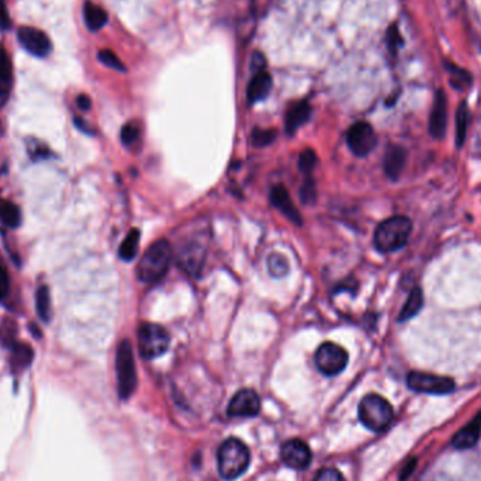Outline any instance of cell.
Here are the masks:
<instances>
[{"label":"cell","mask_w":481,"mask_h":481,"mask_svg":"<svg viewBox=\"0 0 481 481\" xmlns=\"http://www.w3.org/2000/svg\"><path fill=\"white\" fill-rule=\"evenodd\" d=\"M446 69L451 74V83L453 88L462 91L472 85V75L468 71L452 64H446Z\"/></svg>","instance_id":"4316f807"},{"label":"cell","mask_w":481,"mask_h":481,"mask_svg":"<svg viewBox=\"0 0 481 481\" xmlns=\"http://www.w3.org/2000/svg\"><path fill=\"white\" fill-rule=\"evenodd\" d=\"M260 411V398L259 395L250 390H240L230 401L227 414L233 418H250L256 417Z\"/></svg>","instance_id":"7c38bea8"},{"label":"cell","mask_w":481,"mask_h":481,"mask_svg":"<svg viewBox=\"0 0 481 481\" xmlns=\"http://www.w3.org/2000/svg\"><path fill=\"white\" fill-rule=\"evenodd\" d=\"M34 359V351L28 344L24 342H16L11 347V354H10V367L14 373L24 371Z\"/></svg>","instance_id":"d6986e66"},{"label":"cell","mask_w":481,"mask_h":481,"mask_svg":"<svg viewBox=\"0 0 481 481\" xmlns=\"http://www.w3.org/2000/svg\"><path fill=\"white\" fill-rule=\"evenodd\" d=\"M76 105H78V108H79L81 110H83V112H88V110H91V108H92V102H91L89 96H86V95H79L78 99H76Z\"/></svg>","instance_id":"b9f144b4"},{"label":"cell","mask_w":481,"mask_h":481,"mask_svg":"<svg viewBox=\"0 0 481 481\" xmlns=\"http://www.w3.org/2000/svg\"><path fill=\"white\" fill-rule=\"evenodd\" d=\"M407 383L411 390L424 394L442 395L455 390V381L452 378L424 371H411L407 377Z\"/></svg>","instance_id":"52a82bcc"},{"label":"cell","mask_w":481,"mask_h":481,"mask_svg":"<svg viewBox=\"0 0 481 481\" xmlns=\"http://www.w3.org/2000/svg\"><path fill=\"white\" fill-rule=\"evenodd\" d=\"M11 78H13L11 61L8 58L7 51L3 47H0V88L10 89Z\"/></svg>","instance_id":"f546056e"},{"label":"cell","mask_w":481,"mask_h":481,"mask_svg":"<svg viewBox=\"0 0 481 481\" xmlns=\"http://www.w3.org/2000/svg\"><path fill=\"white\" fill-rule=\"evenodd\" d=\"M394 418V410L391 404L378 394L366 395L359 404V419L361 424L373 431L381 432L387 429Z\"/></svg>","instance_id":"277c9868"},{"label":"cell","mask_w":481,"mask_h":481,"mask_svg":"<svg viewBox=\"0 0 481 481\" xmlns=\"http://www.w3.org/2000/svg\"><path fill=\"white\" fill-rule=\"evenodd\" d=\"M314 481H345L344 476L337 470V469H331V468H325L323 469L317 476Z\"/></svg>","instance_id":"74e56055"},{"label":"cell","mask_w":481,"mask_h":481,"mask_svg":"<svg viewBox=\"0 0 481 481\" xmlns=\"http://www.w3.org/2000/svg\"><path fill=\"white\" fill-rule=\"evenodd\" d=\"M270 202L272 204L279 209L290 221H293L294 224H301V214L299 213V210L294 207L293 200L289 195V192L286 190V187H283L282 185L273 186L270 190Z\"/></svg>","instance_id":"9a60e30c"},{"label":"cell","mask_w":481,"mask_h":481,"mask_svg":"<svg viewBox=\"0 0 481 481\" xmlns=\"http://www.w3.org/2000/svg\"><path fill=\"white\" fill-rule=\"evenodd\" d=\"M28 153L33 161H40V159H47L51 156V151L44 145L37 141H31V145L28 146Z\"/></svg>","instance_id":"836d02e7"},{"label":"cell","mask_w":481,"mask_h":481,"mask_svg":"<svg viewBox=\"0 0 481 481\" xmlns=\"http://www.w3.org/2000/svg\"><path fill=\"white\" fill-rule=\"evenodd\" d=\"M424 306V294L422 290L419 287L412 289V291L410 293L400 315H398V321H408L410 318H412L414 315H417L419 313V310Z\"/></svg>","instance_id":"7402d4cb"},{"label":"cell","mask_w":481,"mask_h":481,"mask_svg":"<svg viewBox=\"0 0 481 481\" xmlns=\"http://www.w3.org/2000/svg\"><path fill=\"white\" fill-rule=\"evenodd\" d=\"M28 330H30V332H31V335L35 338V340H41V337H42V332H41V330L37 327V324H28Z\"/></svg>","instance_id":"f6af8a7d"},{"label":"cell","mask_w":481,"mask_h":481,"mask_svg":"<svg viewBox=\"0 0 481 481\" xmlns=\"http://www.w3.org/2000/svg\"><path fill=\"white\" fill-rule=\"evenodd\" d=\"M446 125H448V103H446V96L442 91H439L435 96L432 113H431V120H429V131L432 137L436 139H441L445 137L446 132Z\"/></svg>","instance_id":"5bb4252c"},{"label":"cell","mask_w":481,"mask_h":481,"mask_svg":"<svg viewBox=\"0 0 481 481\" xmlns=\"http://www.w3.org/2000/svg\"><path fill=\"white\" fill-rule=\"evenodd\" d=\"M387 42H388V47H390L393 54L397 51L398 47L402 45V38H401V35L398 33L397 25H391L388 28V31H387Z\"/></svg>","instance_id":"8d00e7d4"},{"label":"cell","mask_w":481,"mask_h":481,"mask_svg":"<svg viewBox=\"0 0 481 481\" xmlns=\"http://www.w3.org/2000/svg\"><path fill=\"white\" fill-rule=\"evenodd\" d=\"M8 96H10V89H4V88H0V109L7 103L8 100Z\"/></svg>","instance_id":"bcb514c9"},{"label":"cell","mask_w":481,"mask_h":481,"mask_svg":"<svg viewBox=\"0 0 481 481\" xmlns=\"http://www.w3.org/2000/svg\"><path fill=\"white\" fill-rule=\"evenodd\" d=\"M407 153L405 149L398 145L388 146L386 155H384V172L390 179H397L405 165Z\"/></svg>","instance_id":"e0dca14e"},{"label":"cell","mask_w":481,"mask_h":481,"mask_svg":"<svg viewBox=\"0 0 481 481\" xmlns=\"http://www.w3.org/2000/svg\"><path fill=\"white\" fill-rule=\"evenodd\" d=\"M250 463L248 446L237 438H230L221 444L217 452V466L224 480H236L242 476Z\"/></svg>","instance_id":"7a4b0ae2"},{"label":"cell","mask_w":481,"mask_h":481,"mask_svg":"<svg viewBox=\"0 0 481 481\" xmlns=\"http://www.w3.org/2000/svg\"><path fill=\"white\" fill-rule=\"evenodd\" d=\"M468 125H469V109H468V105L463 102L462 105H459L458 115H456V144H458V146H463V144H465Z\"/></svg>","instance_id":"484cf974"},{"label":"cell","mask_w":481,"mask_h":481,"mask_svg":"<svg viewBox=\"0 0 481 481\" xmlns=\"http://www.w3.org/2000/svg\"><path fill=\"white\" fill-rule=\"evenodd\" d=\"M348 361V352L334 342H324L315 354V364L325 376H337L342 373Z\"/></svg>","instance_id":"ba28073f"},{"label":"cell","mask_w":481,"mask_h":481,"mask_svg":"<svg viewBox=\"0 0 481 481\" xmlns=\"http://www.w3.org/2000/svg\"><path fill=\"white\" fill-rule=\"evenodd\" d=\"M280 458L287 468L294 470H304L310 466L313 455L304 441L290 439L282 445Z\"/></svg>","instance_id":"8fae6325"},{"label":"cell","mask_w":481,"mask_h":481,"mask_svg":"<svg viewBox=\"0 0 481 481\" xmlns=\"http://www.w3.org/2000/svg\"><path fill=\"white\" fill-rule=\"evenodd\" d=\"M17 38H18L20 45L34 57L44 58L52 50L50 37L42 30H38L35 27L24 25L18 28Z\"/></svg>","instance_id":"30bf717a"},{"label":"cell","mask_w":481,"mask_h":481,"mask_svg":"<svg viewBox=\"0 0 481 481\" xmlns=\"http://www.w3.org/2000/svg\"><path fill=\"white\" fill-rule=\"evenodd\" d=\"M172 246L166 240L153 242L142 255L137 267L138 279L152 284L159 282L168 272L172 262Z\"/></svg>","instance_id":"6da1fadb"},{"label":"cell","mask_w":481,"mask_h":481,"mask_svg":"<svg viewBox=\"0 0 481 481\" xmlns=\"http://www.w3.org/2000/svg\"><path fill=\"white\" fill-rule=\"evenodd\" d=\"M204 249L197 243H189L183 246L178 255V265L187 274L197 277L202 273L204 262Z\"/></svg>","instance_id":"4fadbf2b"},{"label":"cell","mask_w":481,"mask_h":481,"mask_svg":"<svg viewBox=\"0 0 481 481\" xmlns=\"http://www.w3.org/2000/svg\"><path fill=\"white\" fill-rule=\"evenodd\" d=\"M300 197H301V202L304 204H311L315 197H317V190H315V185H314V180L313 179H307L301 187V192H300Z\"/></svg>","instance_id":"e575fe53"},{"label":"cell","mask_w":481,"mask_h":481,"mask_svg":"<svg viewBox=\"0 0 481 481\" xmlns=\"http://www.w3.org/2000/svg\"><path fill=\"white\" fill-rule=\"evenodd\" d=\"M170 344V337L168 331L152 323H144L138 328V348L139 354L145 359H155L162 357Z\"/></svg>","instance_id":"5b68a950"},{"label":"cell","mask_w":481,"mask_h":481,"mask_svg":"<svg viewBox=\"0 0 481 481\" xmlns=\"http://www.w3.org/2000/svg\"><path fill=\"white\" fill-rule=\"evenodd\" d=\"M347 142L357 156H366L374 149L377 137L369 122L359 121L349 128L347 134Z\"/></svg>","instance_id":"9c48e42d"},{"label":"cell","mask_w":481,"mask_h":481,"mask_svg":"<svg viewBox=\"0 0 481 481\" xmlns=\"http://www.w3.org/2000/svg\"><path fill=\"white\" fill-rule=\"evenodd\" d=\"M481 434V414L479 417H476L470 424H468L462 431H459L455 438L452 445L456 449H469L472 446H475L480 438Z\"/></svg>","instance_id":"ac0fdd59"},{"label":"cell","mask_w":481,"mask_h":481,"mask_svg":"<svg viewBox=\"0 0 481 481\" xmlns=\"http://www.w3.org/2000/svg\"><path fill=\"white\" fill-rule=\"evenodd\" d=\"M311 116V106L308 102L296 103L286 116V131L293 135L303 124L310 120Z\"/></svg>","instance_id":"ffe728a7"},{"label":"cell","mask_w":481,"mask_h":481,"mask_svg":"<svg viewBox=\"0 0 481 481\" xmlns=\"http://www.w3.org/2000/svg\"><path fill=\"white\" fill-rule=\"evenodd\" d=\"M415 468H417V460H415V459H411V462H408V463H407V466L402 469L400 480H407V479L411 476V473L414 472V469H415Z\"/></svg>","instance_id":"7bdbcfd3"},{"label":"cell","mask_w":481,"mask_h":481,"mask_svg":"<svg viewBox=\"0 0 481 481\" xmlns=\"http://www.w3.org/2000/svg\"><path fill=\"white\" fill-rule=\"evenodd\" d=\"M75 125H76V128H79L85 134H93L92 127L81 117H75Z\"/></svg>","instance_id":"ee69618b"},{"label":"cell","mask_w":481,"mask_h":481,"mask_svg":"<svg viewBox=\"0 0 481 481\" xmlns=\"http://www.w3.org/2000/svg\"><path fill=\"white\" fill-rule=\"evenodd\" d=\"M252 69L255 71V74L265 71V57L259 52H255L252 57V62H250Z\"/></svg>","instance_id":"ab89813d"},{"label":"cell","mask_w":481,"mask_h":481,"mask_svg":"<svg viewBox=\"0 0 481 481\" xmlns=\"http://www.w3.org/2000/svg\"><path fill=\"white\" fill-rule=\"evenodd\" d=\"M276 138V132L273 129H260V128H255L252 135H250V139H252V144L257 148H262V146H266L269 144H272Z\"/></svg>","instance_id":"1f68e13d"},{"label":"cell","mask_w":481,"mask_h":481,"mask_svg":"<svg viewBox=\"0 0 481 481\" xmlns=\"http://www.w3.org/2000/svg\"><path fill=\"white\" fill-rule=\"evenodd\" d=\"M99 61H100L103 65H106V66H109V68H112V69H116V71H120V72H125L124 64L119 59V57H117L113 51H110V50H102V51L99 52Z\"/></svg>","instance_id":"d6a6232c"},{"label":"cell","mask_w":481,"mask_h":481,"mask_svg":"<svg viewBox=\"0 0 481 481\" xmlns=\"http://www.w3.org/2000/svg\"><path fill=\"white\" fill-rule=\"evenodd\" d=\"M0 221L8 228H17L21 224L20 209L4 199H0Z\"/></svg>","instance_id":"603a6c76"},{"label":"cell","mask_w":481,"mask_h":481,"mask_svg":"<svg viewBox=\"0 0 481 481\" xmlns=\"http://www.w3.org/2000/svg\"><path fill=\"white\" fill-rule=\"evenodd\" d=\"M267 269L273 277H283L289 273V262L282 253H272L267 259Z\"/></svg>","instance_id":"83f0119b"},{"label":"cell","mask_w":481,"mask_h":481,"mask_svg":"<svg viewBox=\"0 0 481 481\" xmlns=\"http://www.w3.org/2000/svg\"><path fill=\"white\" fill-rule=\"evenodd\" d=\"M10 27V17L7 14L4 1L0 0V28H8Z\"/></svg>","instance_id":"60d3db41"},{"label":"cell","mask_w":481,"mask_h":481,"mask_svg":"<svg viewBox=\"0 0 481 481\" xmlns=\"http://www.w3.org/2000/svg\"><path fill=\"white\" fill-rule=\"evenodd\" d=\"M83 17H85V23H86L88 28L93 33L103 28L108 23V13L100 6H98V4H95L89 0L85 3Z\"/></svg>","instance_id":"44dd1931"},{"label":"cell","mask_w":481,"mask_h":481,"mask_svg":"<svg viewBox=\"0 0 481 481\" xmlns=\"http://www.w3.org/2000/svg\"><path fill=\"white\" fill-rule=\"evenodd\" d=\"M139 137V129L134 124H125L121 129V141L124 145L134 144Z\"/></svg>","instance_id":"d590c367"},{"label":"cell","mask_w":481,"mask_h":481,"mask_svg":"<svg viewBox=\"0 0 481 481\" xmlns=\"http://www.w3.org/2000/svg\"><path fill=\"white\" fill-rule=\"evenodd\" d=\"M116 369H117V383H119V395L122 400H127L132 395L137 388L138 378H137V369L132 354V347L129 341L122 340L117 349L116 358Z\"/></svg>","instance_id":"8992f818"},{"label":"cell","mask_w":481,"mask_h":481,"mask_svg":"<svg viewBox=\"0 0 481 481\" xmlns=\"http://www.w3.org/2000/svg\"><path fill=\"white\" fill-rule=\"evenodd\" d=\"M139 237H141V233L137 228H132L127 234V237L122 240L120 249H119V255H120L122 260L129 262V260H132L137 256L138 245H139Z\"/></svg>","instance_id":"d4e9b609"},{"label":"cell","mask_w":481,"mask_h":481,"mask_svg":"<svg viewBox=\"0 0 481 481\" xmlns=\"http://www.w3.org/2000/svg\"><path fill=\"white\" fill-rule=\"evenodd\" d=\"M272 89V78L267 72L262 71L253 75V78L250 79L249 85H248V102L249 103H256L260 102L263 99H266V96L269 95Z\"/></svg>","instance_id":"2e32d148"},{"label":"cell","mask_w":481,"mask_h":481,"mask_svg":"<svg viewBox=\"0 0 481 481\" xmlns=\"http://www.w3.org/2000/svg\"><path fill=\"white\" fill-rule=\"evenodd\" d=\"M412 223L408 217L394 216L384 220L374 233V246L381 253L401 249L411 236Z\"/></svg>","instance_id":"3957f363"},{"label":"cell","mask_w":481,"mask_h":481,"mask_svg":"<svg viewBox=\"0 0 481 481\" xmlns=\"http://www.w3.org/2000/svg\"><path fill=\"white\" fill-rule=\"evenodd\" d=\"M35 308L40 320L50 323L51 320V294L45 284H41L35 291Z\"/></svg>","instance_id":"cb8c5ba5"},{"label":"cell","mask_w":481,"mask_h":481,"mask_svg":"<svg viewBox=\"0 0 481 481\" xmlns=\"http://www.w3.org/2000/svg\"><path fill=\"white\" fill-rule=\"evenodd\" d=\"M10 289V279L7 269L0 263V300H3Z\"/></svg>","instance_id":"f35d334b"},{"label":"cell","mask_w":481,"mask_h":481,"mask_svg":"<svg viewBox=\"0 0 481 481\" xmlns=\"http://www.w3.org/2000/svg\"><path fill=\"white\" fill-rule=\"evenodd\" d=\"M17 337V324L11 318L0 320V342L4 347H13Z\"/></svg>","instance_id":"f1b7e54d"},{"label":"cell","mask_w":481,"mask_h":481,"mask_svg":"<svg viewBox=\"0 0 481 481\" xmlns=\"http://www.w3.org/2000/svg\"><path fill=\"white\" fill-rule=\"evenodd\" d=\"M317 153L313 149H304L299 158V169L304 175H310L317 165Z\"/></svg>","instance_id":"4dcf8cb0"}]
</instances>
